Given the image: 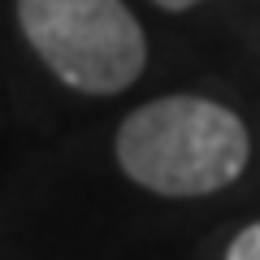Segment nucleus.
Listing matches in <instances>:
<instances>
[{
  "label": "nucleus",
  "mask_w": 260,
  "mask_h": 260,
  "mask_svg": "<svg viewBox=\"0 0 260 260\" xmlns=\"http://www.w3.org/2000/svg\"><path fill=\"white\" fill-rule=\"evenodd\" d=\"M243 117L208 95H160L117 126V165L152 195L195 200L230 186L247 169Z\"/></svg>",
  "instance_id": "obj_1"
},
{
  "label": "nucleus",
  "mask_w": 260,
  "mask_h": 260,
  "mask_svg": "<svg viewBox=\"0 0 260 260\" xmlns=\"http://www.w3.org/2000/svg\"><path fill=\"white\" fill-rule=\"evenodd\" d=\"M18 22L39 61L83 95H117L148 65L143 26L121 0H18Z\"/></svg>",
  "instance_id": "obj_2"
},
{
  "label": "nucleus",
  "mask_w": 260,
  "mask_h": 260,
  "mask_svg": "<svg viewBox=\"0 0 260 260\" xmlns=\"http://www.w3.org/2000/svg\"><path fill=\"white\" fill-rule=\"evenodd\" d=\"M225 260H260V221L243 225L225 247Z\"/></svg>",
  "instance_id": "obj_3"
},
{
  "label": "nucleus",
  "mask_w": 260,
  "mask_h": 260,
  "mask_svg": "<svg viewBox=\"0 0 260 260\" xmlns=\"http://www.w3.org/2000/svg\"><path fill=\"white\" fill-rule=\"evenodd\" d=\"M152 5H160V9H169V13H182V9H195V5H204V0H152Z\"/></svg>",
  "instance_id": "obj_4"
}]
</instances>
